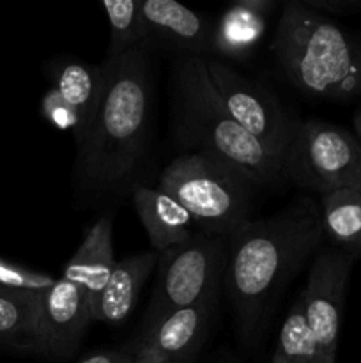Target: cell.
Returning <instances> with one entry per match:
<instances>
[{"mask_svg":"<svg viewBox=\"0 0 361 363\" xmlns=\"http://www.w3.org/2000/svg\"><path fill=\"white\" fill-rule=\"evenodd\" d=\"M319 202L297 197L282 211L250 220L227 241L225 289L244 342L264 328L283 287L321 247Z\"/></svg>","mask_w":361,"mask_h":363,"instance_id":"6da1fadb","label":"cell"},{"mask_svg":"<svg viewBox=\"0 0 361 363\" xmlns=\"http://www.w3.org/2000/svg\"><path fill=\"white\" fill-rule=\"evenodd\" d=\"M103 69L101 105L78 145L76 172L91 190H112L137 172L149 144L154 103L149 50L106 57Z\"/></svg>","mask_w":361,"mask_h":363,"instance_id":"7a4b0ae2","label":"cell"},{"mask_svg":"<svg viewBox=\"0 0 361 363\" xmlns=\"http://www.w3.org/2000/svg\"><path fill=\"white\" fill-rule=\"evenodd\" d=\"M170 98L177 144L232 163L257 186L285 181L282 162L227 112L209 78L205 59L177 57L170 74Z\"/></svg>","mask_w":361,"mask_h":363,"instance_id":"3957f363","label":"cell"},{"mask_svg":"<svg viewBox=\"0 0 361 363\" xmlns=\"http://www.w3.org/2000/svg\"><path fill=\"white\" fill-rule=\"evenodd\" d=\"M273 53L303 94L328 101L361 98V34L333 23L301 0L283 6Z\"/></svg>","mask_w":361,"mask_h":363,"instance_id":"277c9868","label":"cell"},{"mask_svg":"<svg viewBox=\"0 0 361 363\" xmlns=\"http://www.w3.org/2000/svg\"><path fill=\"white\" fill-rule=\"evenodd\" d=\"M158 186L184 206L200 233L229 240L250 222L257 184L218 156L186 152L163 170Z\"/></svg>","mask_w":361,"mask_h":363,"instance_id":"5b68a950","label":"cell"},{"mask_svg":"<svg viewBox=\"0 0 361 363\" xmlns=\"http://www.w3.org/2000/svg\"><path fill=\"white\" fill-rule=\"evenodd\" d=\"M283 177L321 197L338 190L361 191V144L338 124L304 121L297 124L283 160Z\"/></svg>","mask_w":361,"mask_h":363,"instance_id":"8992f818","label":"cell"},{"mask_svg":"<svg viewBox=\"0 0 361 363\" xmlns=\"http://www.w3.org/2000/svg\"><path fill=\"white\" fill-rule=\"evenodd\" d=\"M227 241L198 230L188 243L158 254V282L147 319L214 300L225 268Z\"/></svg>","mask_w":361,"mask_h":363,"instance_id":"52a82bcc","label":"cell"},{"mask_svg":"<svg viewBox=\"0 0 361 363\" xmlns=\"http://www.w3.org/2000/svg\"><path fill=\"white\" fill-rule=\"evenodd\" d=\"M209 78L234 121L260 142L278 162L285 160L297 124L273 92L218 59H205Z\"/></svg>","mask_w":361,"mask_h":363,"instance_id":"ba28073f","label":"cell"},{"mask_svg":"<svg viewBox=\"0 0 361 363\" xmlns=\"http://www.w3.org/2000/svg\"><path fill=\"white\" fill-rule=\"evenodd\" d=\"M354 259L329 247L310 266L306 287L301 291L308 325L328 363H335L343 305Z\"/></svg>","mask_w":361,"mask_h":363,"instance_id":"9c48e42d","label":"cell"},{"mask_svg":"<svg viewBox=\"0 0 361 363\" xmlns=\"http://www.w3.org/2000/svg\"><path fill=\"white\" fill-rule=\"evenodd\" d=\"M91 321L87 293L71 280L57 279L39 294L38 353L57 360L73 357Z\"/></svg>","mask_w":361,"mask_h":363,"instance_id":"30bf717a","label":"cell"},{"mask_svg":"<svg viewBox=\"0 0 361 363\" xmlns=\"http://www.w3.org/2000/svg\"><path fill=\"white\" fill-rule=\"evenodd\" d=\"M140 13L147 30L149 45H159L180 57L207 59L212 53L214 23L176 0H142Z\"/></svg>","mask_w":361,"mask_h":363,"instance_id":"8fae6325","label":"cell"},{"mask_svg":"<svg viewBox=\"0 0 361 363\" xmlns=\"http://www.w3.org/2000/svg\"><path fill=\"white\" fill-rule=\"evenodd\" d=\"M156 266L158 254L152 250L127 255L122 261H117L105 287L91 300L92 321L117 325L130 318Z\"/></svg>","mask_w":361,"mask_h":363,"instance_id":"7c38bea8","label":"cell"},{"mask_svg":"<svg viewBox=\"0 0 361 363\" xmlns=\"http://www.w3.org/2000/svg\"><path fill=\"white\" fill-rule=\"evenodd\" d=\"M137 215L156 254L188 243L198 230L190 213L159 186H137L133 190Z\"/></svg>","mask_w":361,"mask_h":363,"instance_id":"4fadbf2b","label":"cell"},{"mask_svg":"<svg viewBox=\"0 0 361 363\" xmlns=\"http://www.w3.org/2000/svg\"><path fill=\"white\" fill-rule=\"evenodd\" d=\"M211 312L212 301L176 308L147 319L142 332L147 333L177 363H191L207 335Z\"/></svg>","mask_w":361,"mask_h":363,"instance_id":"5bb4252c","label":"cell"},{"mask_svg":"<svg viewBox=\"0 0 361 363\" xmlns=\"http://www.w3.org/2000/svg\"><path fill=\"white\" fill-rule=\"evenodd\" d=\"M271 0H239L232 4L214 23L212 53L227 59H246L265 32V14Z\"/></svg>","mask_w":361,"mask_h":363,"instance_id":"9a60e30c","label":"cell"},{"mask_svg":"<svg viewBox=\"0 0 361 363\" xmlns=\"http://www.w3.org/2000/svg\"><path fill=\"white\" fill-rule=\"evenodd\" d=\"M53 87L64 101L69 103L80 117V131L74 137L80 145L91 130L94 117L101 105L105 91V69L80 60L62 59L52 67Z\"/></svg>","mask_w":361,"mask_h":363,"instance_id":"2e32d148","label":"cell"},{"mask_svg":"<svg viewBox=\"0 0 361 363\" xmlns=\"http://www.w3.org/2000/svg\"><path fill=\"white\" fill-rule=\"evenodd\" d=\"M112 215H103L81 240L80 247L64 268L62 279L71 280L87 293L88 300L98 296L110 279L113 266Z\"/></svg>","mask_w":361,"mask_h":363,"instance_id":"e0dca14e","label":"cell"},{"mask_svg":"<svg viewBox=\"0 0 361 363\" xmlns=\"http://www.w3.org/2000/svg\"><path fill=\"white\" fill-rule=\"evenodd\" d=\"M321 222L331 247L349 257L361 259V191L338 190L322 195Z\"/></svg>","mask_w":361,"mask_h":363,"instance_id":"ac0fdd59","label":"cell"},{"mask_svg":"<svg viewBox=\"0 0 361 363\" xmlns=\"http://www.w3.org/2000/svg\"><path fill=\"white\" fill-rule=\"evenodd\" d=\"M39 294L0 287V346L38 353Z\"/></svg>","mask_w":361,"mask_h":363,"instance_id":"d6986e66","label":"cell"},{"mask_svg":"<svg viewBox=\"0 0 361 363\" xmlns=\"http://www.w3.org/2000/svg\"><path fill=\"white\" fill-rule=\"evenodd\" d=\"M273 358L280 363H328L308 325L301 294L283 321Z\"/></svg>","mask_w":361,"mask_h":363,"instance_id":"ffe728a7","label":"cell"},{"mask_svg":"<svg viewBox=\"0 0 361 363\" xmlns=\"http://www.w3.org/2000/svg\"><path fill=\"white\" fill-rule=\"evenodd\" d=\"M103 7L110 25L108 57L133 50H151L138 0H106Z\"/></svg>","mask_w":361,"mask_h":363,"instance_id":"44dd1931","label":"cell"},{"mask_svg":"<svg viewBox=\"0 0 361 363\" xmlns=\"http://www.w3.org/2000/svg\"><path fill=\"white\" fill-rule=\"evenodd\" d=\"M57 282L48 273L34 272V269L16 266L0 259V287L13 291H25V293H42Z\"/></svg>","mask_w":361,"mask_h":363,"instance_id":"7402d4cb","label":"cell"},{"mask_svg":"<svg viewBox=\"0 0 361 363\" xmlns=\"http://www.w3.org/2000/svg\"><path fill=\"white\" fill-rule=\"evenodd\" d=\"M41 112L42 117H45L52 126H55L57 130H69L73 131L74 137H76L78 131H80V117H78L76 110H74L69 103L64 101V98L55 91V89H50V91L42 96Z\"/></svg>","mask_w":361,"mask_h":363,"instance_id":"603a6c76","label":"cell"},{"mask_svg":"<svg viewBox=\"0 0 361 363\" xmlns=\"http://www.w3.org/2000/svg\"><path fill=\"white\" fill-rule=\"evenodd\" d=\"M124 351L130 363H177L144 332L130 346L124 347Z\"/></svg>","mask_w":361,"mask_h":363,"instance_id":"cb8c5ba5","label":"cell"},{"mask_svg":"<svg viewBox=\"0 0 361 363\" xmlns=\"http://www.w3.org/2000/svg\"><path fill=\"white\" fill-rule=\"evenodd\" d=\"M80 363H130L127 360L126 351H101V353H94L87 357Z\"/></svg>","mask_w":361,"mask_h":363,"instance_id":"d4e9b609","label":"cell"},{"mask_svg":"<svg viewBox=\"0 0 361 363\" xmlns=\"http://www.w3.org/2000/svg\"><path fill=\"white\" fill-rule=\"evenodd\" d=\"M354 135H356V138H357V142H360L361 144V106L360 108H357V112L354 113Z\"/></svg>","mask_w":361,"mask_h":363,"instance_id":"484cf974","label":"cell"},{"mask_svg":"<svg viewBox=\"0 0 361 363\" xmlns=\"http://www.w3.org/2000/svg\"><path fill=\"white\" fill-rule=\"evenodd\" d=\"M347 7L350 13H361V0H347Z\"/></svg>","mask_w":361,"mask_h":363,"instance_id":"4316f807","label":"cell"},{"mask_svg":"<svg viewBox=\"0 0 361 363\" xmlns=\"http://www.w3.org/2000/svg\"><path fill=\"white\" fill-rule=\"evenodd\" d=\"M216 363H239L232 354H225V357H219V360Z\"/></svg>","mask_w":361,"mask_h":363,"instance_id":"83f0119b","label":"cell"}]
</instances>
